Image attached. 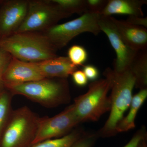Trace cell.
Segmentation results:
<instances>
[{"instance_id": "24", "label": "cell", "mask_w": 147, "mask_h": 147, "mask_svg": "<svg viewBox=\"0 0 147 147\" xmlns=\"http://www.w3.org/2000/svg\"><path fill=\"white\" fill-rule=\"evenodd\" d=\"M108 0H86L87 12L101 13Z\"/></svg>"}, {"instance_id": "5", "label": "cell", "mask_w": 147, "mask_h": 147, "mask_svg": "<svg viewBox=\"0 0 147 147\" xmlns=\"http://www.w3.org/2000/svg\"><path fill=\"white\" fill-rule=\"evenodd\" d=\"M40 117L27 106L12 111L0 139V147H30Z\"/></svg>"}, {"instance_id": "10", "label": "cell", "mask_w": 147, "mask_h": 147, "mask_svg": "<svg viewBox=\"0 0 147 147\" xmlns=\"http://www.w3.org/2000/svg\"><path fill=\"white\" fill-rule=\"evenodd\" d=\"M28 0H9L0 6V39L15 33L26 16Z\"/></svg>"}, {"instance_id": "27", "label": "cell", "mask_w": 147, "mask_h": 147, "mask_svg": "<svg viewBox=\"0 0 147 147\" xmlns=\"http://www.w3.org/2000/svg\"><path fill=\"white\" fill-rule=\"evenodd\" d=\"M125 21L131 25L144 27L146 28H147V17L129 16Z\"/></svg>"}, {"instance_id": "17", "label": "cell", "mask_w": 147, "mask_h": 147, "mask_svg": "<svg viewBox=\"0 0 147 147\" xmlns=\"http://www.w3.org/2000/svg\"><path fill=\"white\" fill-rule=\"evenodd\" d=\"M85 133L83 130L77 129L63 137L45 140L32 145L30 147H71Z\"/></svg>"}, {"instance_id": "9", "label": "cell", "mask_w": 147, "mask_h": 147, "mask_svg": "<svg viewBox=\"0 0 147 147\" xmlns=\"http://www.w3.org/2000/svg\"><path fill=\"white\" fill-rule=\"evenodd\" d=\"M100 31L108 37L115 50L116 58L114 63V70L122 72L128 69L138 52L131 49L119 33L110 16L101 15L98 21Z\"/></svg>"}, {"instance_id": "12", "label": "cell", "mask_w": 147, "mask_h": 147, "mask_svg": "<svg viewBox=\"0 0 147 147\" xmlns=\"http://www.w3.org/2000/svg\"><path fill=\"white\" fill-rule=\"evenodd\" d=\"M110 17L129 47L137 52L147 50V28L131 25L125 21L118 20L113 16Z\"/></svg>"}, {"instance_id": "4", "label": "cell", "mask_w": 147, "mask_h": 147, "mask_svg": "<svg viewBox=\"0 0 147 147\" xmlns=\"http://www.w3.org/2000/svg\"><path fill=\"white\" fill-rule=\"evenodd\" d=\"M110 90L108 79H98L89 84L86 93L75 98L72 108L79 123L96 121L110 111L111 101L108 95Z\"/></svg>"}, {"instance_id": "19", "label": "cell", "mask_w": 147, "mask_h": 147, "mask_svg": "<svg viewBox=\"0 0 147 147\" xmlns=\"http://www.w3.org/2000/svg\"><path fill=\"white\" fill-rule=\"evenodd\" d=\"M66 13L83 14L87 12L86 0H51Z\"/></svg>"}, {"instance_id": "18", "label": "cell", "mask_w": 147, "mask_h": 147, "mask_svg": "<svg viewBox=\"0 0 147 147\" xmlns=\"http://www.w3.org/2000/svg\"><path fill=\"white\" fill-rule=\"evenodd\" d=\"M13 96L5 88L0 92V139L13 111L11 108Z\"/></svg>"}, {"instance_id": "16", "label": "cell", "mask_w": 147, "mask_h": 147, "mask_svg": "<svg viewBox=\"0 0 147 147\" xmlns=\"http://www.w3.org/2000/svg\"><path fill=\"white\" fill-rule=\"evenodd\" d=\"M135 79V86L140 90L147 89V50L139 51L129 68Z\"/></svg>"}, {"instance_id": "26", "label": "cell", "mask_w": 147, "mask_h": 147, "mask_svg": "<svg viewBox=\"0 0 147 147\" xmlns=\"http://www.w3.org/2000/svg\"><path fill=\"white\" fill-rule=\"evenodd\" d=\"M71 75L74 82L76 86L84 87L88 84V80L82 70H76Z\"/></svg>"}, {"instance_id": "20", "label": "cell", "mask_w": 147, "mask_h": 147, "mask_svg": "<svg viewBox=\"0 0 147 147\" xmlns=\"http://www.w3.org/2000/svg\"><path fill=\"white\" fill-rule=\"evenodd\" d=\"M68 57L71 63L76 66H83L86 61L88 54L86 50L80 45H73L68 49Z\"/></svg>"}, {"instance_id": "13", "label": "cell", "mask_w": 147, "mask_h": 147, "mask_svg": "<svg viewBox=\"0 0 147 147\" xmlns=\"http://www.w3.org/2000/svg\"><path fill=\"white\" fill-rule=\"evenodd\" d=\"M35 63L45 78L66 79L78 70L67 57L57 56Z\"/></svg>"}, {"instance_id": "21", "label": "cell", "mask_w": 147, "mask_h": 147, "mask_svg": "<svg viewBox=\"0 0 147 147\" xmlns=\"http://www.w3.org/2000/svg\"><path fill=\"white\" fill-rule=\"evenodd\" d=\"M146 138V129L142 127L123 147H147Z\"/></svg>"}, {"instance_id": "7", "label": "cell", "mask_w": 147, "mask_h": 147, "mask_svg": "<svg viewBox=\"0 0 147 147\" xmlns=\"http://www.w3.org/2000/svg\"><path fill=\"white\" fill-rule=\"evenodd\" d=\"M71 16L51 0L29 1L26 16L16 33L43 32Z\"/></svg>"}, {"instance_id": "6", "label": "cell", "mask_w": 147, "mask_h": 147, "mask_svg": "<svg viewBox=\"0 0 147 147\" xmlns=\"http://www.w3.org/2000/svg\"><path fill=\"white\" fill-rule=\"evenodd\" d=\"M100 13L86 12L79 18L57 24L41 32L57 49L65 47L74 37L84 32L97 35L101 32L98 21Z\"/></svg>"}, {"instance_id": "2", "label": "cell", "mask_w": 147, "mask_h": 147, "mask_svg": "<svg viewBox=\"0 0 147 147\" xmlns=\"http://www.w3.org/2000/svg\"><path fill=\"white\" fill-rule=\"evenodd\" d=\"M0 47L27 62H39L58 56V50L41 32L16 33L0 39Z\"/></svg>"}, {"instance_id": "22", "label": "cell", "mask_w": 147, "mask_h": 147, "mask_svg": "<svg viewBox=\"0 0 147 147\" xmlns=\"http://www.w3.org/2000/svg\"><path fill=\"white\" fill-rule=\"evenodd\" d=\"M12 56L0 47V92L5 89L2 82V76Z\"/></svg>"}, {"instance_id": "25", "label": "cell", "mask_w": 147, "mask_h": 147, "mask_svg": "<svg viewBox=\"0 0 147 147\" xmlns=\"http://www.w3.org/2000/svg\"><path fill=\"white\" fill-rule=\"evenodd\" d=\"M82 71L85 74L88 80L96 81L99 76V71L96 67L92 65H86L83 66Z\"/></svg>"}, {"instance_id": "23", "label": "cell", "mask_w": 147, "mask_h": 147, "mask_svg": "<svg viewBox=\"0 0 147 147\" xmlns=\"http://www.w3.org/2000/svg\"><path fill=\"white\" fill-rule=\"evenodd\" d=\"M98 137L96 133L90 134L85 133L71 147H92Z\"/></svg>"}, {"instance_id": "8", "label": "cell", "mask_w": 147, "mask_h": 147, "mask_svg": "<svg viewBox=\"0 0 147 147\" xmlns=\"http://www.w3.org/2000/svg\"><path fill=\"white\" fill-rule=\"evenodd\" d=\"M79 123L74 113L72 105L52 117L40 118L32 145L48 139L63 137Z\"/></svg>"}, {"instance_id": "3", "label": "cell", "mask_w": 147, "mask_h": 147, "mask_svg": "<svg viewBox=\"0 0 147 147\" xmlns=\"http://www.w3.org/2000/svg\"><path fill=\"white\" fill-rule=\"evenodd\" d=\"M13 94L24 96L46 108L69 102L70 94L66 79L47 78L5 88Z\"/></svg>"}, {"instance_id": "14", "label": "cell", "mask_w": 147, "mask_h": 147, "mask_svg": "<svg viewBox=\"0 0 147 147\" xmlns=\"http://www.w3.org/2000/svg\"><path fill=\"white\" fill-rule=\"evenodd\" d=\"M147 3L146 0H108L100 14L105 16L123 14L143 17L142 6Z\"/></svg>"}, {"instance_id": "11", "label": "cell", "mask_w": 147, "mask_h": 147, "mask_svg": "<svg viewBox=\"0 0 147 147\" xmlns=\"http://www.w3.org/2000/svg\"><path fill=\"white\" fill-rule=\"evenodd\" d=\"M44 78L35 63L23 61L12 57L2 79L5 88Z\"/></svg>"}, {"instance_id": "15", "label": "cell", "mask_w": 147, "mask_h": 147, "mask_svg": "<svg viewBox=\"0 0 147 147\" xmlns=\"http://www.w3.org/2000/svg\"><path fill=\"white\" fill-rule=\"evenodd\" d=\"M147 97V89L140 90L133 96L127 115L121 120L116 127L117 133L128 131L135 127V120L137 113Z\"/></svg>"}, {"instance_id": "28", "label": "cell", "mask_w": 147, "mask_h": 147, "mask_svg": "<svg viewBox=\"0 0 147 147\" xmlns=\"http://www.w3.org/2000/svg\"><path fill=\"white\" fill-rule=\"evenodd\" d=\"M3 2H1V1H0V6L1 5L2 3Z\"/></svg>"}, {"instance_id": "1", "label": "cell", "mask_w": 147, "mask_h": 147, "mask_svg": "<svg viewBox=\"0 0 147 147\" xmlns=\"http://www.w3.org/2000/svg\"><path fill=\"white\" fill-rule=\"evenodd\" d=\"M103 74L110 82L111 107L108 120L96 134L98 137H109L117 134V125L129 108L133 97L132 91L135 86V79L129 69L117 72L108 67Z\"/></svg>"}]
</instances>
